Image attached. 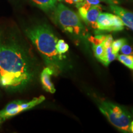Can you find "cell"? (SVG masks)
Listing matches in <instances>:
<instances>
[{"label": "cell", "mask_w": 133, "mask_h": 133, "mask_svg": "<svg viewBox=\"0 0 133 133\" xmlns=\"http://www.w3.org/2000/svg\"><path fill=\"white\" fill-rule=\"evenodd\" d=\"M33 76L30 61L24 48L11 36L0 33V86L17 90Z\"/></svg>", "instance_id": "6da1fadb"}, {"label": "cell", "mask_w": 133, "mask_h": 133, "mask_svg": "<svg viewBox=\"0 0 133 133\" xmlns=\"http://www.w3.org/2000/svg\"><path fill=\"white\" fill-rule=\"evenodd\" d=\"M25 34L44 58L46 64L51 69L54 68L60 59L56 51L58 41L49 26L39 24L30 27L25 30Z\"/></svg>", "instance_id": "7a4b0ae2"}, {"label": "cell", "mask_w": 133, "mask_h": 133, "mask_svg": "<svg viewBox=\"0 0 133 133\" xmlns=\"http://www.w3.org/2000/svg\"><path fill=\"white\" fill-rule=\"evenodd\" d=\"M54 18L56 23L65 31L79 35L84 27L78 15L62 3H59L54 9Z\"/></svg>", "instance_id": "3957f363"}, {"label": "cell", "mask_w": 133, "mask_h": 133, "mask_svg": "<svg viewBox=\"0 0 133 133\" xmlns=\"http://www.w3.org/2000/svg\"><path fill=\"white\" fill-rule=\"evenodd\" d=\"M99 108L101 113L114 126L124 132L130 131L131 116L124 109L107 101L102 102Z\"/></svg>", "instance_id": "277c9868"}, {"label": "cell", "mask_w": 133, "mask_h": 133, "mask_svg": "<svg viewBox=\"0 0 133 133\" xmlns=\"http://www.w3.org/2000/svg\"><path fill=\"white\" fill-rule=\"evenodd\" d=\"M97 31H119L124 29V25L117 15L101 12L97 20Z\"/></svg>", "instance_id": "5b68a950"}, {"label": "cell", "mask_w": 133, "mask_h": 133, "mask_svg": "<svg viewBox=\"0 0 133 133\" xmlns=\"http://www.w3.org/2000/svg\"><path fill=\"white\" fill-rule=\"evenodd\" d=\"M110 8L113 12L119 17L124 25L127 26L133 31V12L117 4H110Z\"/></svg>", "instance_id": "8992f818"}, {"label": "cell", "mask_w": 133, "mask_h": 133, "mask_svg": "<svg viewBox=\"0 0 133 133\" xmlns=\"http://www.w3.org/2000/svg\"><path fill=\"white\" fill-rule=\"evenodd\" d=\"M23 101H15L8 104L6 107L0 111V118L1 121H5L21 113L20 105Z\"/></svg>", "instance_id": "52a82bcc"}, {"label": "cell", "mask_w": 133, "mask_h": 133, "mask_svg": "<svg viewBox=\"0 0 133 133\" xmlns=\"http://www.w3.org/2000/svg\"><path fill=\"white\" fill-rule=\"evenodd\" d=\"M102 12V6L99 5H91L88 10L84 21L87 24L90 25L92 28L97 29V20L100 13Z\"/></svg>", "instance_id": "ba28073f"}, {"label": "cell", "mask_w": 133, "mask_h": 133, "mask_svg": "<svg viewBox=\"0 0 133 133\" xmlns=\"http://www.w3.org/2000/svg\"><path fill=\"white\" fill-rule=\"evenodd\" d=\"M53 73H54L53 70L48 66L43 69L40 76L43 88L46 91L52 93V94L56 92V89L51 79V75L53 74Z\"/></svg>", "instance_id": "9c48e42d"}, {"label": "cell", "mask_w": 133, "mask_h": 133, "mask_svg": "<svg viewBox=\"0 0 133 133\" xmlns=\"http://www.w3.org/2000/svg\"><path fill=\"white\" fill-rule=\"evenodd\" d=\"M38 8L48 12L55 9L57 0H31Z\"/></svg>", "instance_id": "30bf717a"}, {"label": "cell", "mask_w": 133, "mask_h": 133, "mask_svg": "<svg viewBox=\"0 0 133 133\" xmlns=\"http://www.w3.org/2000/svg\"><path fill=\"white\" fill-rule=\"evenodd\" d=\"M44 100H45V97L43 96H41L38 97L33 98L31 101H29V102H24V101H23L21 103V105H20L21 112H24V111H26L32 109L33 107H35V106L38 105V104L43 102Z\"/></svg>", "instance_id": "8fae6325"}, {"label": "cell", "mask_w": 133, "mask_h": 133, "mask_svg": "<svg viewBox=\"0 0 133 133\" xmlns=\"http://www.w3.org/2000/svg\"><path fill=\"white\" fill-rule=\"evenodd\" d=\"M118 55V54H115L112 51V46H109V47L105 48L104 57L99 61L101 63H102L105 66H107L112 61H114L117 58Z\"/></svg>", "instance_id": "7c38bea8"}, {"label": "cell", "mask_w": 133, "mask_h": 133, "mask_svg": "<svg viewBox=\"0 0 133 133\" xmlns=\"http://www.w3.org/2000/svg\"><path fill=\"white\" fill-rule=\"evenodd\" d=\"M69 49V46L65 41L63 39H59L57 41L56 44V51L59 55L60 59H62L63 57L62 55L66 53Z\"/></svg>", "instance_id": "4fadbf2b"}, {"label": "cell", "mask_w": 133, "mask_h": 133, "mask_svg": "<svg viewBox=\"0 0 133 133\" xmlns=\"http://www.w3.org/2000/svg\"><path fill=\"white\" fill-rule=\"evenodd\" d=\"M116 59L127 67L133 69V56L120 54L118 55Z\"/></svg>", "instance_id": "5bb4252c"}, {"label": "cell", "mask_w": 133, "mask_h": 133, "mask_svg": "<svg viewBox=\"0 0 133 133\" xmlns=\"http://www.w3.org/2000/svg\"><path fill=\"white\" fill-rule=\"evenodd\" d=\"M92 50L95 55V57L100 61L104 57L105 48L104 47L103 44H92Z\"/></svg>", "instance_id": "9a60e30c"}, {"label": "cell", "mask_w": 133, "mask_h": 133, "mask_svg": "<svg viewBox=\"0 0 133 133\" xmlns=\"http://www.w3.org/2000/svg\"><path fill=\"white\" fill-rule=\"evenodd\" d=\"M126 43V39L125 38H120V39H116L113 41L112 44V49L113 52L115 54H118L122 46Z\"/></svg>", "instance_id": "2e32d148"}, {"label": "cell", "mask_w": 133, "mask_h": 133, "mask_svg": "<svg viewBox=\"0 0 133 133\" xmlns=\"http://www.w3.org/2000/svg\"><path fill=\"white\" fill-rule=\"evenodd\" d=\"M106 36L104 35H99L96 36H90L89 40L92 44H104V41L105 39Z\"/></svg>", "instance_id": "e0dca14e"}, {"label": "cell", "mask_w": 133, "mask_h": 133, "mask_svg": "<svg viewBox=\"0 0 133 133\" xmlns=\"http://www.w3.org/2000/svg\"><path fill=\"white\" fill-rule=\"evenodd\" d=\"M120 52L122 54L129 55V56H133V49L131 46L128 44L127 43H124L122 47L121 48Z\"/></svg>", "instance_id": "ac0fdd59"}, {"label": "cell", "mask_w": 133, "mask_h": 133, "mask_svg": "<svg viewBox=\"0 0 133 133\" xmlns=\"http://www.w3.org/2000/svg\"><path fill=\"white\" fill-rule=\"evenodd\" d=\"M113 41H114V39H113L112 36L110 35H107L104 41V47L106 48L107 47H109V46H111Z\"/></svg>", "instance_id": "d6986e66"}, {"label": "cell", "mask_w": 133, "mask_h": 133, "mask_svg": "<svg viewBox=\"0 0 133 133\" xmlns=\"http://www.w3.org/2000/svg\"><path fill=\"white\" fill-rule=\"evenodd\" d=\"M101 1L109 3L110 4H118L120 3L119 0H101Z\"/></svg>", "instance_id": "ffe728a7"}, {"label": "cell", "mask_w": 133, "mask_h": 133, "mask_svg": "<svg viewBox=\"0 0 133 133\" xmlns=\"http://www.w3.org/2000/svg\"><path fill=\"white\" fill-rule=\"evenodd\" d=\"M89 4L92 5H99L101 4V0H84Z\"/></svg>", "instance_id": "44dd1931"}, {"label": "cell", "mask_w": 133, "mask_h": 133, "mask_svg": "<svg viewBox=\"0 0 133 133\" xmlns=\"http://www.w3.org/2000/svg\"><path fill=\"white\" fill-rule=\"evenodd\" d=\"M57 1H64V2L68 3V4H74V3H73V0H57Z\"/></svg>", "instance_id": "7402d4cb"}, {"label": "cell", "mask_w": 133, "mask_h": 133, "mask_svg": "<svg viewBox=\"0 0 133 133\" xmlns=\"http://www.w3.org/2000/svg\"><path fill=\"white\" fill-rule=\"evenodd\" d=\"M130 131L132 132H133V121L130 124Z\"/></svg>", "instance_id": "603a6c76"}, {"label": "cell", "mask_w": 133, "mask_h": 133, "mask_svg": "<svg viewBox=\"0 0 133 133\" xmlns=\"http://www.w3.org/2000/svg\"><path fill=\"white\" fill-rule=\"evenodd\" d=\"M1 118H0V123H1Z\"/></svg>", "instance_id": "cb8c5ba5"}, {"label": "cell", "mask_w": 133, "mask_h": 133, "mask_svg": "<svg viewBox=\"0 0 133 133\" xmlns=\"http://www.w3.org/2000/svg\"><path fill=\"white\" fill-rule=\"evenodd\" d=\"M132 113H133V111H132Z\"/></svg>", "instance_id": "d4e9b609"}, {"label": "cell", "mask_w": 133, "mask_h": 133, "mask_svg": "<svg viewBox=\"0 0 133 133\" xmlns=\"http://www.w3.org/2000/svg\"><path fill=\"white\" fill-rule=\"evenodd\" d=\"M132 1H133V0H132Z\"/></svg>", "instance_id": "484cf974"}]
</instances>
